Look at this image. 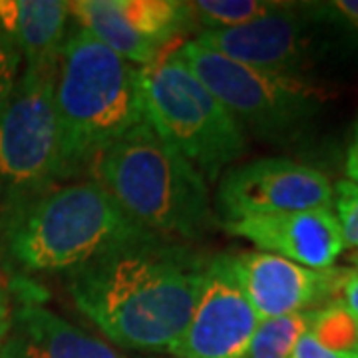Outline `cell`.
<instances>
[{"mask_svg":"<svg viewBox=\"0 0 358 358\" xmlns=\"http://www.w3.org/2000/svg\"><path fill=\"white\" fill-rule=\"evenodd\" d=\"M64 0H0V28L13 40L24 68L56 66L70 26Z\"/></svg>","mask_w":358,"mask_h":358,"instance_id":"14","label":"cell"},{"mask_svg":"<svg viewBox=\"0 0 358 358\" xmlns=\"http://www.w3.org/2000/svg\"><path fill=\"white\" fill-rule=\"evenodd\" d=\"M148 235L96 179L56 183L0 213L4 255L26 273H74Z\"/></svg>","mask_w":358,"mask_h":358,"instance_id":"2","label":"cell"},{"mask_svg":"<svg viewBox=\"0 0 358 358\" xmlns=\"http://www.w3.org/2000/svg\"><path fill=\"white\" fill-rule=\"evenodd\" d=\"M54 103L60 131V181L90 171L96 157L145 122L140 68L70 26L56 62Z\"/></svg>","mask_w":358,"mask_h":358,"instance_id":"3","label":"cell"},{"mask_svg":"<svg viewBox=\"0 0 358 358\" xmlns=\"http://www.w3.org/2000/svg\"><path fill=\"white\" fill-rule=\"evenodd\" d=\"M327 6L331 13L338 14L345 22L358 30V0H334Z\"/></svg>","mask_w":358,"mask_h":358,"instance_id":"25","label":"cell"},{"mask_svg":"<svg viewBox=\"0 0 358 358\" xmlns=\"http://www.w3.org/2000/svg\"><path fill=\"white\" fill-rule=\"evenodd\" d=\"M195 42L249 68L299 78H305L313 52L310 20L294 4L245 26L199 32Z\"/></svg>","mask_w":358,"mask_h":358,"instance_id":"11","label":"cell"},{"mask_svg":"<svg viewBox=\"0 0 358 358\" xmlns=\"http://www.w3.org/2000/svg\"><path fill=\"white\" fill-rule=\"evenodd\" d=\"M338 301L358 320V267L345 268V277H343L341 291H338Z\"/></svg>","mask_w":358,"mask_h":358,"instance_id":"23","label":"cell"},{"mask_svg":"<svg viewBox=\"0 0 358 358\" xmlns=\"http://www.w3.org/2000/svg\"><path fill=\"white\" fill-rule=\"evenodd\" d=\"M207 261L159 235L117 247L70 273V296L112 343L164 352L185 333Z\"/></svg>","mask_w":358,"mask_h":358,"instance_id":"1","label":"cell"},{"mask_svg":"<svg viewBox=\"0 0 358 358\" xmlns=\"http://www.w3.org/2000/svg\"><path fill=\"white\" fill-rule=\"evenodd\" d=\"M282 2L273 0H195L189 2L193 24L205 30L237 28L281 8Z\"/></svg>","mask_w":358,"mask_h":358,"instance_id":"17","label":"cell"},{"mask_svg":"<svg viewBox=\"0 0 358 358\" xmlns=\"http://www.w3.org/2000/svg\"><path fill=\"white\" fill-rule=\"evenodd\" d=\"M70 16L74 18V24L86 30L90 36L138 68L154 64L159 56L166 54L131 28L124 14L120 13L115 0L70 2Z\"/></svg>","mask_w":358,"mask_h":358,"instance_id":"15","label":"cell"},{"mask_svg":"<svg viewBox=\"0 0 358 358\" xmlns=\"http://www.w3.org/2000/svg\"><path fill=\"white\" fill-rule=\"evenodd\" d=\"M333 207L345 249L358 253V183L350 179L336 181L333 185Z\"/></svg>","mask_w":358,"mask_h":358,"instance_id":"20","label":"cell"},{"mask_svg":"<svg viewBox=\"0 0 358 358\" xmlns=\"http://www.w3.org/2000/svg\"><path fill=\"white\" fill-rule=\"evenodd\" d=\"M259 317L241 291L227 255L207 261L192 320L169 350L176 358H245Z\"/></svg>","mask_w":358,"mask_h":358,"instance_id":"9","label":"cell"},{"mask_svg":"<svg viewBox=\"0 0 358 358\" xmlns=\"http://www.w3.org/2000/svg\"><path fill=\"white\" fill-rule=\"evenodd\" d=\"M176 52L245 134L251 131L261 140H293L327 102L324 90L307 78L249 68L195 40L179 44Z\"/></svg>","mask_w":358,"mask_h":358,"instance_id":"6","label":"cell"},{"mask_svg":"<svg viewBox=\"0 0 358 358\" xmlns=\"http://www.w3.org/2000/svg\"><path fill=\"white\" fill-rule=\"evenodd\" d=\"M22 74V56L13 40L0 28V106L10 96L18 78Z\"/></svg>","mask_w":358,"mask_h":358,"instance_id":"21","label":"cell"},{"mask_svg":"<svg viewBox=\"0 0 358 358\" xmlns=\"http://www.w3.org/2000/svg\"><path fill=\"white\" fill-rule=\"evenodd\" d=\"M143 115L207 183L247 154V134L225 106L193 74L178 52L140 68Z\"/></svg>","mask_w":358,"mask_h":358,"instance_id":"5","label":"cell"},{"mask_svg":"<svg viewBox=\"0 0 358 358\" xmlns=\"http://www.w3.org/2000/svg\"><path fill=\"white\" fill-rule=\"evenodd\" d=\"M215 209L225 223L333 209V183L307 164L289 157H259L223 171L215 192Z\"/></svg>","mask_w":358,"mask_h":358,"instance_id":"8","label":"cell"},{"mask_svg":"<svg viewBox=\"0 0 358 358\" xmlns=\"http://www.w3.org/2000/svg\"><path fill=\"white\" fill-rule=\"evenodd\" d=\"M345 171L350 181L358 183V122L355 126V131H352V140H350V145H348V152H346Z\"/></svg>","mask_w":358,"mask_h":358,"instance_id":"26","label":"cell"},{"mask_svg":"<svg viewBox=\"0 0 358 358\" xmlns=\"http://www.w3.org/2000/svg\"><path fill=\"white\" fill-rule=\"evenodd\" d=\"M308 333L336 352H358V320L341 301H331L310 313Z\"/></svg>","mask_w":358,"mask_h":358,"instance_id":"19","label":"cell"},{"mask_svg":"<svg viewBox=\"0 0 358 358\" xmlns=\"http://www.w3.org/2000/svg\"><path fill=\"white\" fill-rule=\"evenodd\" d=\"M131 28L166 52L193 24L189 2L179 0H115Z\"/></svg>","mask_w":358,"mask_h":358,"instance_id":"16","label":"cell"},{"mask_svg":"<svg viewBox=\"0 0 358 358\" xmlns=\"http://www.w3.org/2000/svg\"><path fill=\"white\" fill-rule=\"evenodd\" d=\"M13 296H10V289H8V282L6 277L2 275L0 271V345L2 341L6 338V334L10 331V324H13Z\"/></svg>","mask_w":358,"mask_h":358,"instance_id":"24","label":"cell"},{"mask_svg":"<svg viewBox=\"0 0 358 358\" xmlns=\"http://www.w3.org/2000/svg\"><path fill=\"white\" fill-rule=\"evenodd\" d=\"M225 229L287 261L308 268H331L345 251L333 209H307L225 223Z\"/></svg>","mask_w":358,"mask_h":358,"instance_id":"12","label":"cell"},{"mask_svg":"<svg viewBox=\"0 0 358 358\" xmlns=\"http://www.w3.org/2000/svg\"><path fill=\"white\" fill-rule=\"evenodd\" d=\"M310 313L259 320L245 358H291L299 338L308 331Z\"/></svg>","mask_w":358,"mask_h":358,"instance_id":"18","label":"cell"},{"mask_svg":"<svg viewBox=\"0 0 358 358\" xmlns=\"http://www.w3.org/2000/svg\"><path fill=\"white\" fill-rule=\"evenodd\" d=\"M291 358H358V352H336V350H331V348L320 345L319 341L307 331L299 338Z\"/></svg>","mask_w":358,"mask_h":358,"instance_id":"22","label":"cell"},{"mask_svg":"<svg viewBox=\"0 0 358 358\" xmlns=\"http://www.w3.org/2000/svg\"><path fill=\"white\" fill-rule=\"evenodd\" d=\"M90 173L138 225L159 237L197 239L213 225L209 183L148 122L108 145Z\"/></svg>","mask_w":358,"mask_h":358,"instance_id":"4","label":"cell"},{"mask_svg":"<svg viewBox=\"0 0 358 358\" xmlns=\"http://www.w3.org/2000/svg\"><path fill=\"white\" fill-rule=\"evenodd\" d=\"M56 66L24 68L0 106V213L60 183Z\"/></svg>","mask_w":358,"mask_h":358,"instance_id":"7","label":"cell"},{"mask_svg":"<svg viewBox=\"0 0 358 358\" xmlns=\"http://www.w3.org/2000/svg\"><path fill=\"white\" fill-rule=\"evenodd\" d=\"M229 267L259 320L315 310L338 301L345 268H308L265 251L227 255Z\"/></svg>","mask_w":358,"mask_h":358,"instance_id":"10","label":"cell"},{"mask_svg":"<svg viewBox=\"0 0 358 358\" xmlns=\"http://www.w3.org/2000/svg\"><path fill=\"white\" fill-rule=\"evenodd\" d=\"M0 358H129L36 303L14 308Z\"/></svg>","mask_w":358,"mask_h":358,"instance_id":"13","label":"cell"}]
</instances>
